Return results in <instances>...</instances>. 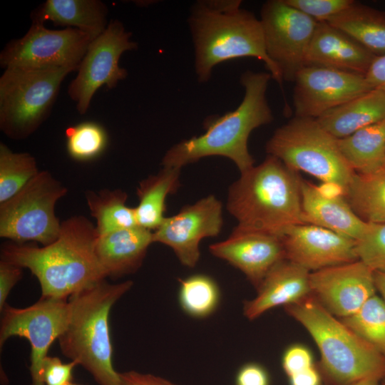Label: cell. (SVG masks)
Segmentation results:
<instances>
[{
    "label": "cell",
    "mask_w": 385,
    "mask_h": 385,
    "mask_svg": "<svg viewBox=\"0 0 385 385\" xmlns=\"http://www.w3.org/2000/svg\"><path fill=\"white\" fill-rule=\"evenodd\" d=\"M98 235L88 219L75 215L61 222L58 237L48 245L4 244L1 260L29 269L39 282L41 297L68 299L108 277L96 252Z\"/></svg>",
    "instance_id": "6da1fadb"
},
{
    "label": "cell",
    "mask_w": 385,
    "mask_h": 385,
    "mask_svg": "<svg viewBox=\"0 0 385 385\" xmlns=\"http://www.w3.org/2000/svg\"><path fill=\"white\" fill-rule=\"evenodd\" d=\"M271 78L270 73L244 72L240 83L245 94L238 107L222 115L207 117L205 133L171 146L162 158L163 167L182 169L206 157L222 156L232 160L240 173L252 168L255 159L248 149L249 137L274 119L266 96Z\"/></svg>",
    "instance_id": "7a4b0ae2"
},
{
    "label": "cell",
    "mask_w": 385,
    "mask_h": 385,
    "mask_svg": "<svg viewBox=\"0 0 385 385\" xmlns=\"http://www.w3.org/2000/svg\"><path fill=\"white\" fill-rule=\"evenodd\" d=\"M240 6V0H200L192 4L188 23L198 82H207L220 63L253 57L264 62L282 87V74L266 51L260 19Z\"/></svg>",
    "instance_id": "3957f363"
},
{
    "label": "cell",
    "mask_w": 385,
    "mask_h": 385,
    "mask_svg": "<svg viewBox=\"0 0 385 385\" xmlns=\"http://www.w3.org/2000/svg\"><path fill=\"white\" fill-rule=\"evenodd\" d=\"M229 188L227 209L235 227L279 237L290 226L305 224L301 178L279 159L267 155L260 164L240 173Z\"/></svg>",
    "instance_id": "277c9868"
},
{
    "label": "cell",
    "mask_w": 385,
    "mask_h": 385,
    "mask_svg": "<svg viewBox=\"0 0 385 385\" xmlns=\"http://www.w3.org/2000/svg\"><path fill=\"white\" fill-rule=\"evenodd\" d=\"M127 280H102L68 297V324L58 339L65 356L91 374L98 385H121L113 364L109 314L113 304L132 287Z\"/></svg>",
    "instance_id": "5b68a950"
},
{
    "label": "cell",
    "mask_w": 385,
    "mask_h": 385,
    "mask_svg": "<svg viewBox=\"0 0 385 385\" xmlns=\"http://www.w3.org/2000/svg\"><path fill=\"white\" fill-rule=\"evenodd\" d=\"M284 307L317 344L321 372L329 384L349 385L368 378H385V356L329 313L312 294Z\"/></svg>",
    "instance_id": "8992f818"
},
{
    "label": "cell",
    "mask_w": 385,
    "mask_h": 385,
    "mask_svg": "<svg viewBox=\"0 0 385 385\" xmlns=\"http://www.w3.org/2000/svg\"><path fill=\"white\" fill-rule=\"evenodd\" d=\"M266 151L294 171L305 172L344 195L355 172L342 155L338 139L316 119L294 116L277 128Z\"/></svg>",
    "instance_id": "52a82bcc"
},
{
    "label": "cell",
    "mask_w": 385,
    "mask_h": 385,
    "mask_svg": "<svg viewBox=\"0 0 385 385\" xmlns=\"http://www.w3.org/2000/svg\"><path fill=\"white\" fill-rule=\"evenodd\" d=\"M74 68H6L0 77V129L13 140L32 135L48 118Z\"/></svg>",
    "instance_id": "ba28073f"
},
{
    "label": "cell",
    "mask_w": 385,
    "mask_h": 385,
    "mask_svg": "<svg viewBox=\"0 0 385 385\" xmlns=\"http://www.w3.org/2000/svg\"><path fill=\"white\" fill-rule=\"evenodd\" d=\"M66 193V187L48 171H40L18 193L0 204V237L16 243H52L61 225L55 206Z\"/></svg>",
    "instance_id": "9c48e42d"
},
{
    "label": "cell",
    "mask_w": 385,
    "mask_h": 385,
    "mask_svg": "<svg viewBox=\"0 0 385 385\" xmlns=\"http://www.w3.org/2000/svg\"><path fill=\"white\" fill-rule=\"evenodd\" d=\"M87 34L72 28L47 29L44 24L32 21L22 37L13 39L0 53V66L6 68L78 69L91 42Z\"/></svg>",
    "instance_id": "30bf717a"
},
{
    "label": "cell",
    "mask_w": 385,
    "mask_h": 385,
    "mask_svg": "<svg viewBox=\"0 0 385 385\" xmlns=\"http://www.w3.org/2000/svg\"><path fill=\"white\" fill-rule=\"evenodd\" d=\"M131 36L121 21L113 19L91 42L68 88V94L80 114L88 111L101 87L112 89L127 77L128 71L120 66L119 61L123 53L137 49L138 44Z\"/></svg>",
    "instance_id": "8fae6325"
},
{
    "label": "cell",
    "mask_w": 385,
    "mask_h": 385,
    "mask_svg": "<svg viewBox=\"0 0 385 385\" xmlns=\"http://www.w3.org/2000/svg\"><path fill=\"white\" fill-rule=\"evenodd\" d=\"M1 312L0 346L12 337L26 339L31 346V385H44L41 379L43 364L51 344L68 324V299L41 297L25 308L6 304Z\"/></svg>",
    "instance_id": "7c38bea8"
},
{
    "label": "cell",
    "mask_w": 385,
    "mask_h": 385,
    "mask_svg": "<svg viewBox=\"0 0 385 385\" xmlns=\"http://www.w3.org/2000/svg\"><path fill=\"white\" fill-rule=\"evenodd\" d=\"M266 51L283 81L294 82L305 66L306 56L317 21L287 4L269 0L260 11Z\"/></svg>",
    "instance_id": "4fadbf2b"
},
{
    "label": "cell",
    "mask_w": 385,
    "mask_h": 385,
    "mask_svg": "<svg viewBox=\"0 0 385 385\" xmlns=\"http://www.w3.org/2000/svg\"><path fill=\"white\" fill-rule=\"evenodd\" d=\"M222 225V204L209 195L165 217L153 232V242L170 247L183 265L192 268L200 260L201 240L217 236Z\"/></svg>",
    "instance_id": "5bb4252c"
},
{
    "label": "cell",
    "mask_w": 385,
    "mask_h": 385,
    "mask_svg": "<svg viewBox=\"0 0 385 385\" xmlns=\"http://www.w3.org/2000/svg\"><path fill=\"white\" fill-rule=\"evenodd\" d=\"M294 83L295 116L314 119L374 89L364 75L313 66H304Z\"/></svg>",
    "instance_id": "9a60e30c"
},
{
    "label": "cell",
    "mask_w": 385,
    "mask_h": 385,
    "mask_svg": "<svg viewBox=\"0 0 385 385\" xmlns=\"http://www.w3.org/2000/svg\"><path fill=\"white\" fill-rule=\"evenodd\" d=\"M374 274L359 260L314 271L310 273L312 294L332 315L345 318L376 294Z\"/></svg>",
    "instance_id": "2e32d148"
},
{
    "label": "cell",
    "mask_w": 385,
    "mask_h": 385,
    "mask_svg": "<svg viewBox=\"0 0 385 385\" xmlns=\"http://www.w3.org/2000/svg\"><path fill=\"white\" fill-rule=\"evenodd\" d=\"M281 238L285 259L309 272L359 260L356 240L314 225H292Z\"/></svg>",
    "instance_id": "e0dca14e"
},
{
    "label": "cell",
    "mask_w": 385,
    "mask_h": 385,
    "mask_svg": "<svg viewBox=\"0 0 385 385\" xmlns=\"http://www.w3.org/2000/svg\"><path fill=\"white\" fill-rule=\"evenodd\" d=\"M209 251L240 270L256 288L272 267L285 258L281 237L237 227L226 240L210 245Z\"/></svg>",
    "instance_id": "ac0fdd59"
},
{
    "label": "cell",
    "mask_w": 385,
    "mask_h": 385,
    "mask_svg": "<svg viewBox=\"0 0 385 385\" xmlns=\"http://www.w3.org/2000/svg\"><path fill=\"white\" fill-rule=\"evenodd\" d=\"M376 57L350 36L323 21L317 24L305 66L365 76Z\"/></svg>",
    "instance_id": "d6986e66"
},
{
    "label": "cell",
    "mask_w": 385,
    "mask_h": 385,
    "mask_svg": "<svg viewBox=\"0 0 385 385\" xmlns=\"http://www.w3.org/2000/svg\"><path fill=\"white\" fill-rule=\"evenodd\" d=\"M310 273L289 260H280L257 288V296L245 302L244 315L255 319L272 308L295 304L311 295Z\"/></svg>",
    "instance_id": "ffe728a7"
},
{
    "label": "cell",
    "mask_w": 385,
    "mask_h": 385,
    "mask_svg": "<svg viewBox=\"0 0 385 385\" xmlns=\"http://www.w3.org/2000/svg\"><path fill=\"white\" fill-rule=\"evenodd\" d=\"M301 203L305 224L319 226L359 240L367 222L352 210L342 194H329L314 183L300 179Z\"/></svg>",
    "instance_id": "44dd1931"
},
{
    "label": "cell",
    "mask_w": 385,
    "mask_h": 385,
    "mask_svg": "<svg viewBox=\"0 0 385 385\" xmlns=\"http://www.w3.org/2000/svg\"><path fill=\"white\" fill-rule=\"evenodd\" d=\"M152 243L153 232L136 226L98 235L96 252L107 277L118 278L141 267Z\"/></svg>",
    "instance_id": "7402d4cb"
},
{
    "label": "cell",
    "mask_w": 385,
    "mask_h": 385,
    "mask_svg": "<svg viewBox=\"0 0 385 385\" xmlns=\"http://www.w3.org/2000/svg\"><path fill=\"white\" fill-rule=\"evenodd\" d=\"M108 8L99 0H46L32 14L31 20L80 30L93 39L106 29Z\"/></svg>",
    "instance_id": "603a6c76"
},
{
    "label": "cell",
    "mask_w": 385,
    "mask_h": 385,
    "mask_svg": "<svg viewBox=\"0 0 385 385\" xmlns=\"http://www.w3.org/2000/svg\"><path fill=\"white\" fill-rule=\"evenodd\" d=\"M337 139L385 120V94L377 88L337 106L316 119Z\"/></svg>",
    "instance_id": "cb8c5ba5"
},
{
    "label": "cell",
    "mask_w": 385,
    "mask_h": 385,
    "mask_svg": "<svg viewBox=\"0 0 385 385\" xmlns=\"http://www.w3.org/2000/svg\"><path fill=\"white\" fill-rule=\"evenodd\" d=\"M327 22L376 56H385V11L353 1Z\"/></svg>",
    "instance_id": "d4e9b609"
},
{
    "label": "cell",
    "mask_w": 385,
    "mask_h": 385,
    "mask_svg": "<svg viewBox=\"0 0 385 385\" xmlns=\"http://www.w3.org/2000/svg\"><path fill=\"white\" fill-rule=\"evenodd\" d=\"M180 168L163 167L139 183L137 188L138 205L134 207L137 224L149 230H155L163 222L165 200L180 186Z\"/></svg>",
    "instance_id": "484cf974"
},
{
    "label": "cell",
    "mask_w": 385,
    "mask_h": 385,
    "mask_svg": "<svg viewBox=\"0 0 385 385\" xmlns=\"http://www.w3.org/2000/svg\"><path fill=\"white\" fill-rule=\"evenodd\" d=\"M338 145L356 173L371 174L385 169V120L338 139Z\"/></svg>",
    "instance_id": "4316f807"
},
{
    "label": "cell",
    "mask_w": 385,
    "mask_h": 385,
    "mask_svg": "<svg viewBox=\"0 0 385 385\" xmlns=\"http://www.w3.org/2000/svg\"><path fill=\"white\" fill-rule=\"evenodd\" d=\"M344 196L354 212L367 223H385V169L354 173Z\"/></svg>",
    "instance_id": "83f0119b"
},
{
    "label": "cell",
    "mask_w": 385,
    "mask_h": 385,
    "mask_svg": "<svg viewBox=\"0 0 385 385\" xmlns=\"http://www.w3.org/2000/svg\"><path fill=\"white\" fill-rule=\"evenodd\" d=\"M91 215L96 220L98 235L138 226L134 207L126 205L127 193L120 190L103 189L85 193Z\"/></svg>",
    "instance_id": "f1b7e54d"
},
{
    "label": "cell",
    "mask_w": 385,
    "mask_h": 385,
    "mask_svg": "<svg viewBox=\"0 0 385 385\" xmlns=\"http://www.w3.org/2000/svg\"><path fill=\"white\" fill-rule=\"evenodd\" d=\"M40 170L28 153L12 151L0 143V204L18 193Z\"/></svg>",
    "instance_id": "f546056e"
},
{
    "label": "cell",
    "mask_w": 385,
    "mask_h": 385,
    "mask_svg": "<svg viewBox=\"0 0 385 385\" xmlns=\"http://www.w3.org/2000/svg\"><path fill=\"white\" fill-rule=\"evenodd\" d=\"M179 282V302L188 314L203 318L215 310L220 300V290L213 279L198 274L180 279Z\"/></svg>",
    "instance_id": "4dcf8cb0"
},
{
    "label": "cell",
    "mask_w": 385,
    "mask_h": 385,
    "mask_svg": "<svg viewBox=\"0 0 385 385\" xmlns=\"http://www.w3.org/2000/svg\"><path fill=\"white\" fill-rule=\"evenodd\" d=\"M340 319L385 356V303L380 297L374 295L355 314Z\"/></svg>",
    "instance_id": "1f68e13d"
},
{
    "label": "cell",
    "mask_w": 385,
    "mask_h": 385,
    "mask_svg": "<svg viewBox=\"0 0 385 385\" xmlns=\"http://www.w3.org/2000/svg\"><path fill=\"white\" fill-rule=\"evenodd\" d=\"M66 150L76 160H93L107 148L108 135L105 128L95 121H83L68 127L65 131Z\"/></svg>",
    "instance_id": "d6a6232c"
},
{
    "label": "cell",
    "mask_w": 385,
    "mask_h": 385,
    "mask_svg": "<svg viewBox=\"0 0 385 385\" xmlns=\"http://www.w3.org/2000/svg\"><path fill=\"white\" fill-rule=\"evenodd\" d=\"M356 252L359 260L374 271L385 272V223H368L356 241Z\"/></svg>",
    "instance_id": "836d02e7"
},
{
    "label": "cell",
    "mask_w": 385,
    "mask_h": 385,
    "mask_svg": "<svg viewBox=\"0 0 385 385\" xmlns=\"http://www.w3.org/2000/svg\"><path fill=\"white\" fill-rule=\"evenodd\" d=\"M294 9L317 22L327 21L346 7L354 0H284Z\"/></svg>",
    "instance_id": "e575fe53"
},
{
    "label": "cell",
    "mask_w": 385,
    "mask_h": 385,
    "mask_svg": "<svg viewBox=\"0 0 385 385\" xmlns=\"http://www.w3.org/2000/svg\"><path fill=\"white\" fill-rule=\"evenodd\" d=\"M76 361L63 362L58 357L48 356L43 361L41 379L44 385H68L72 382Z\"/></svg>",
    "instance_id": "d590c367"
},
{
    "label": "cell",
    "mask_w": 385,
    "mask_h": 385,
    "mask_svg": "<svg viewBox=\"0 0 385 385\" xmlns=\"http://www.w3.org/2000/svg\"><path fill=\"white\" fill-rule=\"evenodd\" d=\"M282 364L288 378L314 366L311 351L300 344L292 345L286 349L282 356Z\"/></svg>",
    "instance_id": "8d00e7d4"
},
{
    "label": "cell",
    "mask_w": 385,
    "mask_h": 385,
    "mask_svg": "<svg viewBox=\"0 0 385 385\" xmlns=\"http://www.w3.org/2000/svg\"><path fill=\"white\" fill-rule=\"evenodd\" d=\"M21 267L0 261V310L5 307L6 299L14 285L21 279Z\"/></svg>",
    "instance_id": "74e56055"
},
{
    "label": "cell",
    "mask_w": 385,
    "mask_h": 385,
    "mask_svg": "<svg viewBox=\"0 0 385 385\" xmlns=\"http://www.w3.org/2000/svg\"><path fill=\"white\" fill-rule=\"evenodd\" d=\"M236 385H270L269 375L260 364H247L237 372Z\"/></svg>",
    "instance_id": "f35d334b"
},
{
    "label": "cell",
    "mask_w": 385,
    "mask_h": 385,
    "mask_svg": "<svg viewBox=\"0 0 385 385\" xmlns=\"http://www.w3.org/2000/svg\"><path fill=\"white\" fill-rule=\"evenodd\" d=\"M121 385H175L162 377L135 371L120 373Z\"/></svg>",
    "instance_id": "ab89813d"
},
{
    "label": "cell",
    "mask_w": 385,
    "mask_h": 385,
    "mask_svg": "<svg viewBox=\"0 0 385 385\" xmlns=\"http://www.w3.org/2000/svg\"><path fill=\"white\" fill-rule=\"evenodd\" d=\"M365 76L374 88L385 94V56L375 58Z\"/></svg>",
    "instance_id": "60d3db41"
},
{
    "label": "cell",
    "mask_w": 385,
    "mask_h": 385,
    "mask_svg": "<svg viewBox=\"0 0 385 385\" xmlns=\"http://www.w3.org/2000/svg\"><path fill=\"white\" fill-rule=\"evenodd\" d=\"M290 385H321V375L312 366L307 370L289 377Z\"/></svg>",
    "instance_id": "b9f144b4"
},
{
    "label": "cell",
    "mask_w": 385,
    "mask_h": 385,
    "mask_svg": "<svg viewBox=\"0 0 385 385\" xmlns=\"http://www.w3.org/2000/svg\"><path fill=\"white\" fill-rule=\"evenodd\" d=\"M374 277L376 290L385 303V272L374 271Z\"/></svg>",
    "instance_id": "7bdbcfd3"
},
{
    "label": "cell",
    "mask_w": 385,
    "mask_h": 385,
    "mask_svg": "<svg viewBox=\"0 0 385 385\" xmlns=\"http://www.w3.org/2000/svg\"><path fill=\"white\" fill-rule=\"evenodd\" d=\"M381 379L378 378H368L354 382L349 385H380Z\"/></svg>",
    "instance_id": "ee69618b"
},
{
    "label": "cell",
    "mask_w": 385,
    "mask_h": 385,
    "mask_svg": "<svg viewBox=\"0 0 385 385\" xmlns=\"http://www.w3.org/2000/svg\"><path fill=\"white\" fill-rule=\"evenodd\" d=\"M380 385H385V378L381 381Z\"/></svg>",
    "instance_id": "f6af8a7d"
},
{
    "label": "cell",
    "mask_w": 385,
    "mask_h": 385,
    "mask_svg": "<svg viewBox=\"0 0 385 385\" xmlns=\"http://www.w3.org/2000/svg\"><path fill=\"white\" fill-rule=\"evenodd\" d=\"M68 385H80V384H74V383L71 382V383L68 384Z\"/></svg>",
    "instance_id": "bcb514c9"
}]
</instances>
